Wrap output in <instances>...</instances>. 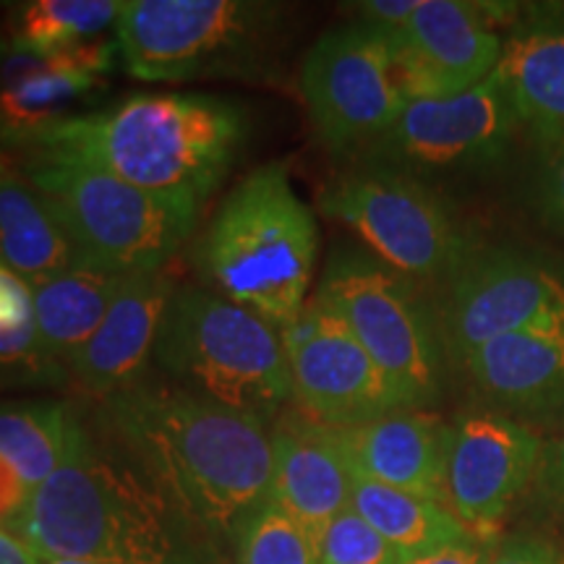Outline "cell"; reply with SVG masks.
Segmentation results:
<instances>
[{"instance_id": "1", "label": "cell", "mask_w": 564, "mask_h": 564, "mask_svg": "<svg viewBox=\"0 0 564 564\" xmlns=\"http://www.w3.org/2000/svg\"><path fill=\"white\" fill-rule=\"evenodd\" d=\"M110 432L204 531H232L267 499L272 429L183 387L139 382L102 400Z\"/></svg>"}, {"instance_id": "2", "label": "cell", "mask_w": 564, "mask_h": 564, "mask_svg": "<svg viewBox=\"0 0 564 564\" xmlns=\"http://www.w3.org/2000/svg\"><path fill=\"white\" fill-rule=\"evenodd\" d=\"M37 560L220 564L215 549L139 465L102 449L84 423L58 470L6 525Z\"/></svg>"}, {"instance_id": "3", "label": "cell", "mask_w": 564, "mask_h": 564, "mask_svg": "<svg viewBox=\"0 0 564 564\" xmlns=\"http://www.w3.org/2000/svg\"><path fill=\"white\" fill-rule=\"evenodd\" d=\"M249 139L236 100L199 91H137L76 112L40 139L30 158L79 162L152 194L204 207Z\"/></svg>"}, {"instance_id": "4", "label": "cell", "mask_w": 564, "mask_h": 564, "mask_svg": "<svg viewBox=\"0 0 564 564\" xmlns=\"http://www.w3.org/2000/svg\"><path fill=\"white\" fill-rule=\"evenodd\" d=\"M319 228L288 162H267L230 188L204 230L196 262L215 293L285 329L306 306Z\"/></svg>"}, {"instance_id": "5", "label": "cell", "mask_w": 564, "mask_h": 564, "mask_svg": "<svg viewBox=\"0 0 564 564\" xmlns=\"http://www.w3.org/2000/svg\"><path fill=\"white\" fill-rule=\"evenodd\" d=\"M121 63L139 82L272 84L285 45V6L259 0H123Z\"/></svg>"}, {"instance_id": "6", "label": "cell", "mask_w": 564, "mask_h": 564, "mask_svg": "<svg viewBox=\"0 0 564 564\" xmlns=\"http://www.w3.org/2000/svg\"><path fill=\"white\" fill-rule=\"evenodd\" d=\"M154 364L183 390L267 421L293 400L280 329L207 288H175Z\"/></svg>"}, {"instance_id": "7", "label": "cell", "mask_w": 564, "mask_h": 564, "mask_svg": "<svg viewBox=\"0 0 564 564\" xmlns=\"http://www.w3.org/2000/svg\"><path fill=\"white\" fill-rule=\"evenodd\" d=\"M314 301L361 343L403 411H426L442 398L447 350L415 280L382 259L343 249L324 267Z\"/></svg>"}, {"instance_id": "8", "label": "cell", "mask_w": 564, "mask_h": 564, "mask_svg": "<svg viewBox=\"0 0 564 564\" xmlns=\"http://www.w3.org/2000/svg\"><path fill=\"white\" fill-rule=\"evenodd\" d=\"M26 178L53 204L82 264L112 274L165 270L204 209L79 162L30 158Z\"/></svg>"}, {"instance_id": "9", "label": "cell", "mask_w": 564, "mask_h": 564, "mask_svg": "<svg viewBox=\"0 0 564 564\" xmlns=\"http://www.w3.org/2000/svg\"><path fill=\"white\" fill-rule=\"evenodd\" d=\"M316 204L411 280L444 282L478 246L432 183L379 162L361 160L340 173Z\"/></svg>"}, {"instance_id": "10", "label": "cell", "mask_w": 564, "mask_h": 564, "mask_svg": "<svg viewBox=\"0 0 564 564\" xmlns=\"http://www.w3.org/2000/svg\"><path fill=\"white\" fill-rule=\"evenodd\" d=\"M299 91L322 144L361 154L405 105L390 34L364 21L327 30L303 55Z\"/></svg>"}, {"instance_id": "11", "label": "cell", "mask_w": 564, "mask_h": 564, "mask_svg": "<svg viewBox=\"0 0 564 564\" xmlns=\"http://www.w3.org/2000/svg\"><path fill=\"white\" fill-rule=\"evenodd\" d=\"M523 129L499 74L449 97L405 100L394 123L361 152V160L423 173H484L507 160Z\"/></svg>"}, {"instance_id": "12", "label": "cell", "mask_w": 564, "mask_h": 564, "mask_svg": "<svg viewBox=\"0 0 564 564\" xmlns=\"http://www.w3.org/2000/svg\"><path fill=\"white\" fill-rule=\"evenodd\" d=\"M564 314V280L539 259L478 243L444 280L436 319L449 366L502 335Z\"/></svg>"}, {"instance_id": "13", "label": "cell", "mask_w": 564, "mask_h": 564, "mask_svg": "<svg viewBox=\"0 0 564 564\" xmlns=\"http://www.w3.org/2000/svg\"><path fill=\"white\" fill-rule=\"evenodd\" d=\"M293 403L322 426L345 429L403 411L350 329L314 299L282 329Z\"/></svg>"}, {"instance_id": "14", "label": "cell", "mask_w": 564, "mask_h": 564, "mask_svg": "<svg viewBox=\"0 0 564 564\" xmlns=\"http://www.w3.org/2000/svg\"><path fill=\"white\" fill-rule=\"evenodd\" d=\"M507 9L505 3L421 0L403 30L390 34L405 100L460 95L494 74L505 51L497 24L520 13Z\"/></svg>"}, {"instance_id": "15", "label": "cell", "mask_w": 564, "mask_h": 564, "mask_svg": "<svg viewBox=\"0 0 564 564\" xmlns=\"http://www.w3.org/2000/svg\"><path fill=\"white\" fill-rule=\"evenodd\" d=\"M544 440L510 415L474 408L449 426L447 507L484 544L531 489Z\"/></svg>"}, {"instance_id": "16", "label": "cell", "mask_w": 564, "mask_h": 564, "mask_svg": "<svg viewBox=\"0 0 564 564\" xmlns=\"http://www.w3.org/2000/svg\"><path fill=\"white\" fill-rule=\"evenodd\" d=\"M121 58L116 37L40 55L6 42L0 55V144L26 147L105 89Z\"/></svg>"}, {"instance_id": "17", "label": "cell", "mask_w": 564, "mask_h": 564, "mask_svg": "<svg viewBox=\"0 0 564 564\" xmlns=\"http://www.w3.org/2000/svg\"><path fill=\"white\" fill-rule=\"evenodd\" d=\"M272 478L267 499L319 539L335 518L350 510L352 470L340 442L329 426H322L301 411L278 415L272 426Z\"/></svg>"}, {"instance_id": "18", "label": "cell", "mask_w": 564, "mask_h": 564, "mask_svg": "<svg viewBox=\"0 0 564 564\" xmlns=\"http://www.w3.org/2000/svg\"><path fill=\"white\" fill-rule=\"evenodd\" d=\"M478 403L510 419L564 413V314L481 345L457 366Z\"/></svg>"}, {"instance_id": "19", "label": "cell", "mask_w": 564, "mask_h": 564, "mask_svg": "<svg viewBox=\"0 0 564 564\" xmlns=\"http://www.w3.org/2000/svg\"><path fill=\"white\" fill-rule=\"evenodd\" d=\"M173 293L165 270L126 274L97 333L68 364V377L100 400L139 384L154 361L160 324Z\"/></svg>"}, {"instance_id": "20", "label": "cell", "mask_w": 564, "mask_h": 564, "mask_svg": "<svg viewBox=\"0 0 564 564\" xmlns=\"http://www.w3.org/2000/svg\"><path fill=\"white\" fill-rule=\"evenodd\" d=\"M333 432L352 474L447 505L449 426L440 415L392 411Z\"/></svg>"}, {"instance_id": "21", "label": "cell", "mask_w": 564, "mask_h": 564, "mask_svg": "<svg viewBox=\"0 0 564 564\" xmlns=\"http://www.w3.org/2000/svg\"><path fill=\"white\" fill-rule=\"evenodd\" d=\"M499 74L518 121L544 152L564 147V6L541 3L518 13L505 40Z\"/></svg>"}, {"instance_id": "22", "label": "cell", "mask_w": 564, "mask_h": 564, "mask_svg": "<svg viewBox=\"0 0 564 564\" xmlns=\"http://www.w3.org/2000/svg\"><path fill=\"white\" fill-rule=\"evenodd\" d=\"M0 262L30 285L82 264L53 204L11 167L0 171Z\"/></svg>"}, {"instance_id": "23", "label": "cell", "mask_w": 564, "mask_h": 564, "mask_svg": "<svg viewBox=\"0 0 564 564\" xmlns=\"http://www.w3.org/2000/svg\"><path fill=\"white\" fill-rule=\"evenodd\" d=\"M123 278L126 274L76 264L53 278L32 282L42 343L66 369L97 333Z\"/></svg>"}, {"instance_id": "24", "label": "cell", "mask_w": 564, "mask_h": 564, "mask_svg": "<svg viewBox=\"0 0 564 564\" xmlns=\"http://www.w3.org/2000/svg\"><path fill=\"white\" fill-rule=\"evenodd\" d=\"M350 507L405 560L476 539L447 505L392 489L358 474H352Z\"/></svg>"}, {"instance_id": "25", "label": "cell", "mask_w": 564, "mask_h": 564, "mask_svg": "<svg viewBox=\"0 0 564 564\" xmlns=\"http://www.w3.org/2000/svg\"><path fill=\"white\" fill-rule=\"evenodd\" d=\"M79 423L82 415L70 403L0 405V457L34 494L68 455Z\"/></svg>"}, {"instance_id": "26", "label": "cell", "mask_w": 564, "mask_h": 564, "mask_svg": "<svg viewBox=\"0 0 564 564\" xmlns=\"http://www.w3.org/2000/svg\"><path fill=\"white\" fill-rule=\"evenodd\" d=\"M66 382L68 369L42 343L32 285L0 262V390Z\"/></svg>"}, {"instance_id": "27", "label": "cell", "mask_w": 564, "mask_h": 564, "mask_svg": "<svg viewBox=\"0 0 564 564\" xmlns=\"http://www.w3.org/2000/svg\"><path fill=\"white\" fill-rule=\"evenodd\" d=\"M121 11L123 0H32L11 11L6 42L26 53H61L102 40Z\"/></svg>"}, {"instance_id": "28", "label": "cell", "mask_w": 564, "mask_h": 564, "mask_svg": "<svg viewBox=\"0 0 564 564\" xmlns=\"http://www.w3.org/2000/svg\"><path fill=\"white\" fill-rule=\"evenodd\" d=\"M238 564H316V544L272 499H262L232 528Z\"/></svg>"}, {"instance_id": "29", "label": "cell", "mask_w": 564, "mask_h": 564, "mask_svg": "<svg viewBox=\"0 0 564 564\" xmlns=\"http://www.w3.org/2000/svg\"><path fill=\"white\" fill-rule=\"evenodd\" d=\"M403 560L352 507L329 523L316 546V564H403Z\"/></svg>"}, {"instance_id": "30", "label": "cell", "mask_w": 564, "mask_h": 564, "mask_svg": "<svg viewBox=\"0 0 564 564\" xmlns=\"http://www.w3.org/2000/svg\"><path fill=\"white\" fill-rule=\"evenodd\" d=\"M531 489L535 505L564 523V429L544 442Z\"/></svg>"}, {"instance_id": "31", "label": "cell", "mask_w": 564, "mask_h": 564, "mask_svg": "<svg viewBox=\"0 0 564 564\" xmlns=\"http://www.w3.org/2000/svg\"><path fill=\"white\" fill-rule=\"evenodd\" d=\"M481 564H564V549L544 535H510L486 544Z\"/></svg>"}, {"instance_id": "32", "label": "cell", "mask_w": 564, "mask_h": 564, "mask_svg": "<svg viewBox=\"0 0 564 564\" xmlns=\"http://www.w3.org/2000/svg\"><path fill=\"white\" fill-rule=\"evenodd\" d=\"M533 199L541 220L564 236V147L544 152L541 171L535 175Z\"/></svg>"}, {"instance_id": "33", "label": "cell", "mask_w": 564, "mask_h": 564, "mask_svg": "<svg viewBox=\"0 0 564 564\" xmlns=\"http://www.w3.org/2000/svg\"><path fill=\"white\" fill-rule=\"evenodd\" d=\"M421 0H366L358 3V21L377 26L387 34L400 32L411 21Z\"/></svg>"}, {"instance_id": "34", "label": "cell", "mask_w": 564, "mask_h": 564, "mask_svg": "<svg viewBox=\"0 0 564 564\" xmlns=\"http://www.w3.org/2000/svg\"><path fill=\"white\" fill-rule=\"evenodd\" d=\"M484 541H465V544H455L447 549H440V552L411 556V560H403V564H481L484 562Z\"/></svg>"}, {"instance_id": "35", "label": "cell", "mask_w": 564, "mask_h": 564, "mask_svg": "<svg viewBox=\"0 0 564 564\" xmlns=\"http://www.w3.org/2000/svg\"><path fill=\"white\" fill-rule=\"evenodd\" d=\"M0 564H40V560L24 541L0 528Z\"/></svg>"}, {"instance_id": "36", "label": "cell", "mask_w": 564, "mask_h": 564, "mask_svg": "<svg viewBox=\"0 0 564 564\" xmlns=\"http://www.w3.org/2000/svg\"><path fill=\"white\" fill-rule=\"evenodd\" d=\"M40 564H91V562H79V560H40Z\"/></svg>"}, {"instance_id": "37", "label": "cell", "mask_w": 564, "mask_h": 564, "mask_svg": "<svg viewBox=\"0 0 564 564\" xmlns=\"http://www.w3.org/2000/svg\"><path fill=\"white\" fill-rule=\"evenodd\" d=\"M3 167H9V160H6V154L0 152V171H3Z\"/></svg>"}, {"instance_id": "38", "label": "cell", "mask_w": 564, "mask_h": 564, "mask_svg": "<svg viewBox=\"0 0 564 564\" xmlns=\"http://www.w3.org/2000/svg\"><path fill=\"white\" fill-rule=\"evenodd\" d=\"M3 51H6V37L0 34V55H3Z\"/></svg>"}]
</instances>
